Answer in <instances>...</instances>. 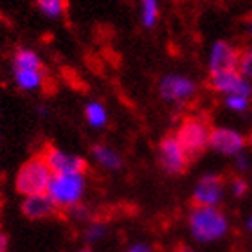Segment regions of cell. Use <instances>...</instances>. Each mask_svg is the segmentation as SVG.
<instances>
[{"mask_svg":"<svg viewBox=\"0 0 252 252\" xmlns=\"http://www.w3.org/2000/svg\"><path fill=\"white\" fill-rule=\"evenodd\" d=\"M188 229L198 243H213L229 232V218L220 207L193 205L188 215Z\"/></svg>","mask_w":252,"mask_h":252,"instance_id":"6da1fadb","label":"cell"},{"mask_svg":"<svg viewBox=\"0 0 252 252\" xmlns=\"http://www.w3.org/2000/svg\"><path fill=\"white\" fill-rule=\"evenodd\" d=\"M53 179V171L45 162L42 155L27 158L16 171L15 188L22 196H32V194L47 193L49 184Z\"/></svg>","mask_w":252,"mask_h":252,"instance_id":"7a4b0ae2","label":"cell"},{"mask_svg":"<svg viewBox=\"0 0 252 252\" xmlns=\"http://www.w3.org/2000/svg\"><path fill=\"white\" fill-rule=\"evenodd\" d=\"M87 191V175L85 173H68L53 175L49 184L47 194L53 198L58 209L72 211L81 204Z\"/></svg>","mask_w":252,"mask_h":252,"instance_id":"3957f363","label":"cell"},{"mask_svg":"<svg viewBox=\"0 0 252 252\" xmlns=\"http://www.w3.org/2000/svg\"><path fill=\"white\" fill-rule=\"evenodd\" d=\"M211 130L213 128L207 125L204 117L191 116L180 123V126L175 131V137L179 139L189 158H194L202 155L205 152V148H209Z\"/></svg>","mask_w":252,"mask_h":252,"instance_id":"277c9868","label":"cell"},{"mask_svg":"<svg viewBox=\"0 0 252 252\" xmlns=\"http://www.w3.org/2000/svg\"><path fill=\"white\" fill-rule=\"evenodd\" d=\"M157 158L160 168L168 175H182L189 166V155L179 142V139L173 135L162 137L157 148Z\"/></svg>","mask_w":252,"mask_h":252,"instance_id":"5b68a950","label":"cell"},{"mask_svg":"<svg viewBox=\"0 0 252 252\" xmlns=\"http://www.w3.org/2000/svg\"><path fill=\"white\" fill-rule=\"evenodd\" d=\"M158 94L164 101L182 105L193 99L196 94V83L184 74H166L158 81Z\"/></svg>","mask_w":252,"mask_h":252,"instance_id":"8992f818","label":"cell"},{"mask_svg":"<svg viewBox=\"0 0 252 252\" xmlns=\"http://www.w3.org/2000/svg\"><path fill=\"white\" fill-rule=\"evenodd\" d=\"M223 198H225V182L216 173L204 175L193 189V205L198 207H218Z\"/></svg>","mask_w":252,"mask_h":252,"instance_id":"52a82bcc","label":"cell"},{"mask_svg":"<svg viewBox=\"0 0 252 252\" xmlns=\"http://www.w3.org/2000/svg\"><path fill=\"white\" fill-rule=\"evenodd\" d=\"M45 162L53 171V175H68V173H87V160L78 155L67 153L56 146H47L42 153Z\"/></svg>","mask_w":252,"mask_h":252,"instance_id":"ba28073f","label":"cell"},{"mask_svg":"<svg viewBox=\"0 0 252 252\" xmlns=\"http://www.w3.org/2000/svg\"><path fill=\"white\" fill-rule=\"evenodd\" d=\"M209 148L215 150L220 155H227V157H236L240 153H243L245 148V137L240 131L232 130V128H213L209 137Z\"/></svg>","mask_w":252,"mask_h":252,"instance_id":"9c48e42d","label":"cell"},{"mask_svg":"<svg viewBox=\"0 0 252 252\" xmlns=\"http://www.w3.org/2000/svg\"><path fill=\"white\" fill-rule=\"evenodd\" d=\"M211 89L218 92V94L227 95H245L251 97L252 85L247 78H243L238 70H227L211 76Z\"/></svg>","mask_w":252,"mask_h":252,"instance_id":"30bf717a","label":"cell"},{"mask_svg":"<svg viewBox=\"0 0 252 252\" xmlns=\"http://www.w3.org/2000/svg\"><path fill=\"white\" fill-rule=\"evenodd\" d=\"M238 58H240V53L229 42H225V40L215 42L209 51V62H207L211 76L227 72V70H236Z\"/></svg>","mask_w":252,"mask_h":252,"instance_id":"8fae6325","label":"cell"},{"mask_svg":"<svg viewBox=\"0 0 252 252\" xmlns=\"http://www.w3.org/2000/svg\"><path fill=\"white\" fill-rule=\"evenodd\" d=\"M20 207L22 215L26 216L27 220H47V218H53L58 213V207L47 193L24 196V202H22Z\"/></svg>","mask_w":252,"mask_h":252,"instance_id":"7c38bea8","label":"cell"},{"mask_svg":"<svg viewBox=\"0 0 252 252\" xmlns=\"http://www.w3.org/2000/svg\"><path fill=\"white\" fill-rule=\"evenodd\" d=\"M13 78H15L16 87L26 92H34L43 87L45 81V72L34 70V68H13Z\"/></svg>","mask_w":252,"mask_h":252,"instance_id":"4fadbf2b","label":"cell"},{"mask_svg":"<svg viewBox=\"0 0 252 252\" xmlns=\"http://www.w3.org/2000/svg\"><path fill=\"white\" fill-rule=\"evenodd\" d=\"M92 157L101 168L110 169V171H116V169H121L123 166V157L114 150V148L106 146V144H94L92 150Z\"/></svg>","mask_w":252,"mask_h":252,"instance_id":"5bb4252c","label":"cell"},{"mask_svg":"<svg viewBox=\"0 0 252 252\" xmlns=\"http://www.w3.org/2000/svg\"><path fill=\"white\" fill-rule=\"evenodd\" d=\"M13 68H34V70H42L43 63L42 58L34 53L32 49L22 47L13 54Z\"/></svg>","mask_w":252,"mask_h":252,"instance_id":"9a60e30c","label":"cell"},{"mask_svg":"<svg viewBox=\"0 0 252 252\" xmlns=\"http://www.w3.org/2000/svg\"><path fill=\"white\" fill-rule=\"evenodd\" d=\"M85 119L92 128H103V126L108 125V112H106L103 103L92 101V103H87V106H85Z\"/></svg>","mask_w":252,"mask_h":252,"instance_id":"2e32d148","label":"cell"},{"mask_svg":"<svg viewBox=\"0 0 252 252\" xmlns=\"http://www.w3.org/2000/svg\"><path fill=\"white\" fill-rule=\"evenodd\" d=\"M160 0H141V22L142 26L152 29L158 20Z\"/></svg>","mask_w":252,"mask_h":252,"instance_id":"e0dca14e","label":"cell"},{"mask_svg":"<svg viewBox=\"0 0 252 252\" xmlns=\"http://www.w3.org/2000/svg\"><path fill=\"white\" fill-rule=\"evenodd\" d=\"M68 0H36L38 9L47 18H60L67 11Z\"/></svg>","mask_w":252,"mask_h":252,"instance_id":"ac0fdd59","label":"cell"},{"mask_svg":"<svg viewBox=\"0 0 252 252\" xmlns=\"http://www.w3.org/2000/svg\"><path fill=\"white\" fill-rule=\"evenodd\" d=\"M236 70L242 74L243 78H247L249 81L252 79V47L245 49V51H242V53H240Z\"/></svg>","mask_w":252,"mask_h":252,"instance_id":"d6986e66","label":"cell"},{"mask_svg":"<svg viewBox=\"0 0 252 252\" xmlns=\"http://www.w3.org/2000/svg\"><path fill=\"white\" fill-rule=\"evenodd\" d=\"M225 106L231 112H236V114H242L249 108L251 105V97H245V95H227L223 99Z\"/></svg>","mask_w":252,"mask_h":252,"instance_id":"ffe728a7","label":"cell"},{"mask_svg":"<svg viewBox=\"0 0 252 252\" xmlns=\"http://www.w3.org/2000/svg\"><path fill=\"white\" fill-rule=\"evenodd\" d=\"M105 236H106V225L105 223H101V221L90 223V225L87 227V231H85V238L92 243L99 242V240H103Z\"/></svg>","mask_w":252,"mask_h":252,"instance_id":"44dd1931","label":"cell"},{"mask_svg":"<svg viewBox=\"0 0 252 252\" xmlns=\"http://www.w3.org/2000/svg\"><path fill=\"white\" fill-rule=\"evenodd\" d=\"M229 189H231L232 196H236V198H242V196H245V193L249 191V184H247V180H245V179H240V177H236V179L231 180Z\"/></svg>","mask_w":252,"mask_h":252,"instance_id":"7402d4cb","label":"cell"},{"mask_svg":"<svg viewBox=\"0 0 252 252\" xmlns=\"http://www.w3.org/2000/svg\"><path fill=\"white\" fill-rule=\"evenodd\" d=\"M234 160H236V168L240 169V171H247V169L251 168V158H249L245 153H240V155H236V157H234Z\"/></svg>","mask_w":252,"mask_h":252,"instance_id":"603a6c76","label":"cell"},{"mask_svg":"<svg viewBox=\"0 0 252 252\" xmlns=\"http://www.w3.org/2000/svg\"><path fill=\"white\" fill-rule=\"evenodd\" d=\"M126 252H153V251L152 247H148L146 243H135V245H131Z\"/></svg>","mask_w":252,"mask_h":252,"instance_id":"cb8c5ba5","label":"cell"},{"mask_svg":"<svg viewBox=\"0 0 252 252\" xmlns=\"http://www.w3.org/2000/svg\"><path fill=\"white\" fill-rule=\"evenodd\" d=\"M7 247H9V240L4 232H0V252H7Z\"/></svg>","mask_w":252,"mask_h":252,"instance_id":"d4e9b609","label":"cell"},{"mask_svg":"<svg viewBox=\"0 0 252 252\" xmlns=\"http://www.w3.org/2000/svg\"><path fill=\"white\" fill-rule=\"evenodd\" d=\"M247 32H249V36H252V16L247 20Z\"/></svg>","mask_w":252,"mask_h":252,"instance_id":"484cf974","label":"cell"},{"mask_svg":"<svg viewBox=\"0 0 252 252\" xmlns=\"http://www.w3.org/2000/svg\"><path fill=\"white\" fill-rule=\"evenodd\" d=\"M177 252H193L189 247H186V245H180L179 249H177Z\"/></svg>","mask_w":252,"mask_h":252,"instance_id":"4316f807","label":"cell"},{"mask_svg":"<svg viewBox=\"0 0 252 252\" xmlns=\"http://www.w3.org/2000/svg\"><path fill=\"white\" fill-rule=\"evenodd\" d=\"M247 227H249V229H251V231H252V215L249 216V220H247Z\"/></svg>","mask_w":252,"mask_h":252,"instance_id":"83f0119b","label":"cell"},{"mask_svg":"<svg viewBox=\"0 0 252 252\" xmlns=\"http://www.w3.org/2000/svg\"><path fill=\"white\" fill-rule=\"evenodd\" d=\"M78 252H92V251H90V249L89 247H85V249H79V251Z\"/></svg>","mask_w":252,"mask_h":252,"instance_id":"f1b7e54d","label":"cell"}]
</instances>
